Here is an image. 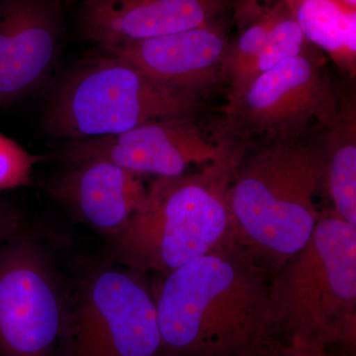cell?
<instances>
[{"instance_id": "obj_1", "label": "cell", "mask_w": 356, "mask_h": 356, "mask_svg": "<svg viewBox=\"0 0 356 356\" xmlns=\"http://www.w3.org/2000/svg\"><path fill=\"white\" fill-rule=\"evenodd\" d=\"M270 275L233 241L152 289L166 356H245L278 339Z\"/></svg>"}, {"instance_id": "obj_2", "label": "cell", "mask_w": 356, "mask_h": 356, "mask_svg": "<svg viewBox=\"0 0 356 356\" xmlns=\"http://www.w3.org/2000/svg\"><path fill=\"white\" fill-rule=\"evenodd\" d=\"M324 177L322 144L276 140L242 156L229 188V240L273 275L313 234Z\"/></svg>"}, {"instance_id": "obj_3", "label": "cell", "mask_w": 356, "mask_h": 356, "mask_svg": "<svg viewBox=\"0 0 356 356\" xmlns=\"http://www.w3.org/2000/svg\"><path fill=\"white\" fill-rule=\"evenodd\" d=\"M242 156L243 149L232 143L222 158L199 172L154 180L113 236L117 259L136 273L165 275L226 243L229 188Z\"/></svg>"}, {"instance_id": "obj_4", "label": "cell", "mask_w": 356, "mask_h": 356, "mask_svg": "<svg viewBox=\"0 0 356 356\" xmlns=\"http://www.w3.org/2000/svg\"><path fill=\"white\" fill-rule=\"evenodd\" d=\"M269 295L282 343L355 351L356 227L323 212L308 242L270 276Z\"/></svg>"}, {"instance_id": "obj_5", "label": "cell", "mask_w": 356, "mask_h": 356, "mask_svg": "<svg viewBox=\"0 0 356 356\" xmlns=\"http://www.w3.org/2000/svg\"><path fill=\"white\" fill-rule=\"evenodd\" d=\"M198 105L197 95L159 83L107 53L60 79L43 125L54 137L74 142L119 135L159 119L192 117Z\"/></svg>"}, {"instance_id": "obj_6", "label": "cell", "mask_w": 356, "mask_h": 356, "mask_svg": "<svg viewBox=\"0 0 356 356\" xmlns=\"http://www.w3.org/2000/svg\"><path fill=\"white\" fill-rule=\"evenodd\" d=\"M140 275L103 266L84 276L67 304V355H163L156 302Z\"/></svg>"}, {"instance_id": "obj_7", "label": "cell", "mask_w": 356, "mask_h": 356, "mask_svg": "<svg viewBox=\"0 0 356 356\" xmlns=\"http://www.w3.org/2000/svg\"><path fill=\"white\" fill-rule=\"evenodd\" d=\"M337 111L324 56L312 44L257 77L226 107L233 132L275 140L297 139L314 123L327 128Z\"/></svg>"}, {"instance_id": "obj_8", "label": "cell", "mask_w": 356, "mask_h": 356, "mask_svg": "<svg viewBox=\"0 0 356 356\" xmlns=\"http://www.w3.org/2000/svg\"><path fill=\"white\" fill-rule=\"evenodd\" d=\"M67 304L38 245L16 234L0 245V355L51 356L63 339Z\"/></svg>"}, {"instance_id": "obj_9", "label": "cell", "mask_w": 356, "mask_h": 356, "mask_svg": "<svg viewBox=\"0 0 356 356\" xmlns=\"http://www.w3.org/2000/svg\"><path fill=\"white\" fill-rule=\"evenodd\" d=\"M232 142L213 143L192 117L147 122L119 135L70 142L72 163L105 159L137 175L175 177L193 165H209L222 158Z\"/></svg>"}, {"instance_id": "obj_10", "label": "cell", "mask_w": 356, "mask_h": 356, "mask_svg": "<svg viewBox=\"0 0 356 356\" xmlns=\"http://www.w3.org/2000/svg\"><path fill=\"white\" fill-rule=\"evenodd\" d=\"M60 35V0H0V104L24 97L47 81Z\"/></svg>"}, {"instance_id": "obj_11", "label": "cell", "mask_w": 356, "mask_h": 356, "mask_svg": "<svg viewBox=\"0 0 356 356\" xmlns=\"http://www.w3.org/2000/svg\"><path fill=\"white\" fill-rule=\"evenodd\" d=\"M215 21L185 31L104 49L128 60L159 83L197 95L222 76L229 46Z\"/></svg>"}, {"instance_id": "obj_12", "label": "cell", "mask_w": 356, "mask_h": 356, "mask_svg": "<svg viewBox=\"0 0 356 356\" xmlns=\"http://www.w3.org/2000/svg\"><path fill=\"white\" fill-rule=\"evenodd\" d=\"M218 0H86L84 36L103 49L185 31L214 21Z\"/></svg>"}, {"instance_id": "obj_13", "label": "cell", "mask_w": 356, "mask_h": 356, "mask_svg": "<svg viewBox=\"0 0 356 356\" xmlns=\"http://www.w3.org/2000/svg\"><path fill=\"white\" fill-rule=\"evenodd\" d=\"M146 191L140 175L99 159L74 163L53 188L81 221L112 236L125 228Z\"/></svg>"}, {"instance_id": "obj_14", "label": "cell", "mask_w": 356, "mask_h": 356, "mask_svg": "<svg viewBox=\"0 0 356 356\" xmlns=\"http://www.w3.org/2000/svg\"><path fill=\"white\" fill-rule=\"evenodd\" d=\"M307 41L339 70L356 72V9L341 0H283Z\"/></svg>"}, {"instance_id": "obj_15", "label": "cell", "mask_w": 356, "mask_h": 356, "mask_svg": "<svg viewBox=\"0 0 356 356\" xmlns=\"http://www.w3.org/2000/svg\"><path fill=\"white\" fill-rule=\"evenodd\" d=\"M324 187L332 211L356 227V115L355 103H341L334 120L325 128Z\"/></svg>"}, {"instance_id": "obj_16", "label": "cell", "mask_w": 356, "mask_h": 356, "mask_svg": "<svg viewBox=\"0 0 356 356\" xmlns=\"http://www.w3.org/2000/svg\"><path fill=\"white\" fill-rule=\"evenodd\" d=\"M273 9V21L266 42L254 60L229 81V100L240 95L257 77L311 46L283 0L276 2Z\"/></svg>"}, {"instance_id": "obj_17", "label": "cell", "mask_w": 356, "mask_h": 356, "mask_svg": "<svg viewBox=\"0 0 356 356\" xmlns=\"http://www.w3.org/2000/svg\"><path fill=\"white\" fill-rule=\"evenodd\" d=\"M273 15L271 7L241 33L233 44L229 43L222 63V76L231 81L259 55L268 34Z\"/></svg>"}, {"instance_id": "obj_18", "label": "cell", "mask_w": 356, "mask_h": 356, "mask_svg": "<svg viewBox=\"0 0 356 356\" xmlns=\"http://www.w3.org/2000/svg\"><path fill=\"white\" fill-rule=\"evenodd\" d=\"M39 159L0 133V191L29 184Z\"/></svg>"}, {"instance_id": "obj_19", "label": "cell", "mask_w": 356, "mask_h": 356, "mask_svg": "<svg viewBox=\"0 0 356 356\" xmlns=\"http://www.w3.org/2000/svg\"><path fill=\"white\" fill-rule=\"evenodd\" d=\"M19 221L17 215L0 204V245L18 234Z\"/></svg>"}, {"instance_id": "obj_20", "label": "cell", "mask_w": 356, "mask_h": 356, "mask_svg": "<svg viewBox=\"0 0 356 356\" xmlns=\"http://www.w3.org/2000/svg\"><path fill=\"white\" fill-rule=\"evenodd\" d=\"M277 356H334L329 350L317 348H299L281 343L278 348Z\"/></svg>"}, {"instance_id": "obj_21", "label": "cell", "mask_w": 356, "mask_h": 356, "mask_svg": "<svg viewBox=\"0 0 356 356\" xmlns=\"http://www.w3.org/2000/svg\"><path fill=\"white\" fill-rule=\"evenodd\" d=\"M280 344L281 341L276 339V341H271V343H267L245 356H277Z\"/></svg>"}]
</instances>
